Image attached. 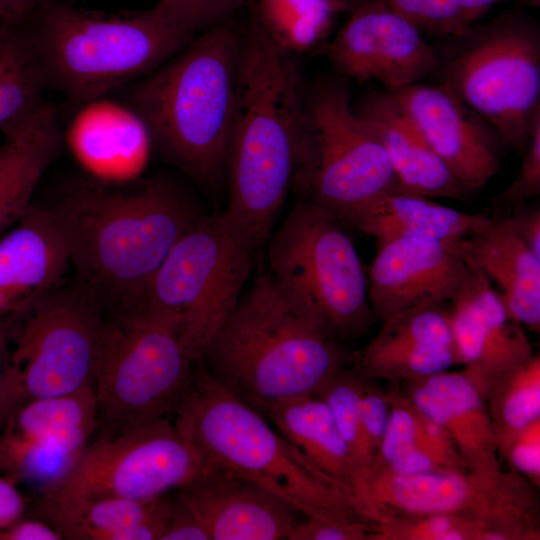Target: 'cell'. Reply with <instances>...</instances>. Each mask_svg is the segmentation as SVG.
I'll return each mask as SVG.
<instances>
[{
	"label": "cell",
	"mask_w": 540,
	"mask_h": 540,
	"mask_svg": "<svg viewBox=\"0 0 540 540\" xmlns=\"http://www.w3.org/2000/svg\"><path fill=\"white\" fill-rule=\"evenodd\" d=\"M54 207L81 286L113 308L145 298L172 247L200 216L184 192L164 179L132 191L79 181Z\"/></svg>",
	"instance_id": "obj_2"
},
{
	"label": "cell",
	"mask_w": 540,
	"mask_h": 540,
	"mask_svg": "<svg viewBox=\"0 0 540 540\" xmlns=\"http://www.w3.org/2000/svg\"><path fill=\"white\" fill-rule=\"evenodd\" d=\"M422 33L458 37L466 24L459 0H382Z\"/></svg>",
	"instance_id": "obj_37"
},
{
	"label": "cell",
	"mask_w": 540,
	"mask_h": 540,
	"mask_svg": "<svg viewBox=\"0 0 540 540\" xmlns=\"http://www.w3.org/2000/svg\"><path fill=\"white\" fill-rule=\"evenodd\" d=\"M267 242L269 274L294 305L338 340L370 328L367 274L335 215L301 197Z\"/></svg>",
	"instance_id": "obj_8"
},
{
	"label": "cell",
	"mask_w": 540,
	"mask_h": 540,
	"mask_svg": "<svg viewBox=\"0 0 540 540\" xmlns=\"http://www.w3.org/2000/svg\"><path fill=\"white\" fill-rule=\"evenodd\" d=\"M36 56L20 26L0 22V132L14 131L46 101Z\"/></svg>",
	"instance_id": "obj_31"
},
{
	"label": "cell",
	"mask_w": 540,
	"mask_h": 540,
	"mask_svg": "<svg viewBox=\"0 0 540 540\" xmlns=\"http://www.w3.org/2000/svg\"><path fill=\"white\" fill-rule=\"evenodd\" d=\"M76 108L67 130V142L76 159L101 180L136 176L153 145L138 113L126 102L106 96Z\"/></svg>",
	"instance_id": "obj_23"
},
{
	"label": "cell",
	"mask_w": 540,
	"mask_h": 540,
	"mask_svg": "<svg viewBox=\"0 0 540 540\" xmlns=\"http://www.w3.org/2000/svg\"><path fill=\"white\" fill-rule=\"evenodd\" d=\"M254 250L222 214L200 215L172 247L145 298L173 314L193 363L236 307Z\"/></svg>",
	"instance_id": "obj_12"
},
{
	"label": "cell",
	"mask_w": 540,
	"mask_h": 540,
	"mask_svg": "<svg viewBox=\"0 0 540 540\" xmlns=\"http://www.w3.org/2000/svg\"><path fill=\"white\" fill-rule=\"evenodd\" d=\"M203 468L165 417L91 440L70 476L50 493L148 500L176 491Z\"/></svg>",
	"instance_id": "obj_14"
},
{
	"label": "cell",
	"mask_w": 540,
	"mask_h": 540,
	"mask_svg": "<svg viewBox=\"0 0 540 540\" xmlns=\"http://www.w3.org/2000/svg\"><path fill=\"white\" fill-rule=\"evenodd\" d=\"M362 380L363 376L353 369L342 367L327 378L313 394L329 407L348 448L357 482L358 506L363 514L362 502L374 452L367 440L360 418L359 396Z\"/></svg>",
	"instance_id": "obj_33"
},
{
	"label": "cell",
	"mask_w": 540,
	"mask_h": 540,
	"mask_svg": "<svg viewBox=\"0 0 540 540\" xmlns=\"http://www.w3.org/2000/svg\"><path fill=\"white\" fill-rule=\"evenodd\" d=\"M352 369L369 379L408 382L459 364L445 304H421L386 321L351 354Z\"/></svg>",
	"instance_id": "obj_20"
},
{
	"label": "cell",
	"mask_w": 540,
	"mask_h": 540,
	"mask_svg": "<svg viewBox=\"0 0 540 540\" xmlns=\"http://www.w3.org/2000/svg\"><path fill=\"white\" fill-rule=\"evenodd\" d=\"M251 406L335 481L360 511L357 482L348 448L329 407L322 399L314 394H305L258 402Z\"/></svg>",
	"instance_id": "obj_29"
},
{
	"label": "cell",
	"mask_w": 540,
	"mask_h": 540,
	"mask_svg": "<svg viewBox=\"0 0 540 540\" xmlns=\"http://www.w3.org/2000/svg\"><path fill=\"white\" fill-rule=\"evenodd\" d=\"M200 362L252 405L313 394L351 354L264 274L241 295Z\"/></svg>",
	"instance_id": "obj_5"
},
{
	"label": "cell",
	"mask_w": 540,
	"mask_h": 540,
	"mask_svg": "<svg viewBox=\"0 0 540 540\" xmlns=\"http://www.w3.org/2000/svg\"><path fill=\"white\" fill-rule=\"evenodd\" d=\"M515 179L498 196L508 207L526 203L540 193V116L536 118Z\"/></svg>",
	"instance_id": "obj_39"
},
{
	"label": "cell",
	"mask_w": 540,
	"mask_h": 540,
	"mask_svg": "<svg viewBox=\"0 0 540 540\" xmlns=\"http://www.w3.org/2000/svg\"><path fill=\"white\" fill-rule=\"evenodd\" d=\"M328 55L340 74L378 81L388 91L419 83L440 65L423 33L382 0H366L351 10Z\"/></svg>",
	"instance_id": "obj_15"
},
{
	"label": "cell",
	"mask_w": 540,
	"mask_h": 540,
	"mask_svg": "<svg viewBox=\"0 0 540 540\" xmlns=\"http://www.w3.org/2000/svg\"><path fill=\"white\" fill-rule=\"evenodd\" d=\"M104 322L103 306L82 286L55 288L13 314L3 424L25 402L93 386Z\"/></svg>",
	"instance_id": "obj_10"
},
{
	"label": "cell",
	"mask_w": 540,
	"mask_h": 540,
	"mask_svg": "<svg viewBox=\"0 0 540 540\" xmlns=\"http://www.w3.org/2000/svg\"><path fill=\"white\" fill-rule=\"evenodd\" d=\"M524 1L526 4L530 5V6H534V7H538L540 5V0H522Z\"/></svg>",
	"instance_id": "obj_49"
},
{
	"label": "cell",
	"mask_w": 540,
	"mask_h": 540,
	"mask_svg": "<svg viewBox=\"0 0 540 540\" xmlns=\"http://www.w3.org/2000/svg\"><path fill=\"white\" fill-rule=\"evenodd\" d=\"M375 530L370 521H328L305 517L298 521L288 540H371Z\"/></svg>",
	"instance_id": "obj_40"
},
{
	"label": "cell",
	"mask_w": 540,
	"mask_h": 540,
	"mask_svg": "<svg viewBox=\"0 0 540 540\" xmlns=\"http://www.w3.org/2000/svg\"><path fill=\"white\" fill-rule=\"evenodd\" d=\"M293 187L340 221L401 188L384 148L341 82H321L306 96Z\"/></svg>",
	"instance_id": "obj_11"
},
{
	"label": "cell",
	"mask_w": 540,
	"mask_h": 540,
	"mask_svg": "<svg viewBox=\"0 0 540 540\" xmlns=\"http://www.w3.org/2000/svg\"><path fill=\"white\" fill-rule=\"evenodd\" d=\"M448 316L462 371L485 395L501 377L533 356L523 326L480 271L468 274L450 300Z\"/></svg>",
	"instance_id": "obj_18"
},
{
	"label": "cell",
	"mask_w": 540,
	"mask_h": 540,
	"mask_svg": "<svg viewBox=\"0 0 540 540\" xmlns=\"http://www.w3.org/2000/svg\"><path fill=\"white\" fill-rule=\"evenodd\" d=\"M30 515L54 526L66 540H116L125 527L168 520L172 495L148 500L47 493L31 498Z\"/></svg>",
	"instance_id": "obj_30"
},
{
	"label": "cell",
	"mask_w": 540,
	"mask_h": 540,
	"mask_svg": "<svg viewBox=\"0 0 540 540\" xmlns=\"http://www.w3.org/2000/svg\"><path fill=\"white\" fill-rule=\"evenodd\" d=\"M174 496L203 525L210 540H288L299 521L298 513L275 496L214 466H204Z\"/></svg>",
	"instance_id": "obj_19"
},
{
	"label": "cell",
	"mask_w": 540,
	"mask_h": 540,
	"mask_svg": "<svg viewBox=\"0 0 540 540\" xmlns=\"http://www.w3.org/2000/svg\"><path fill=\"white\" fill-rule=\"evenodd\" d=\"M502 0H459L466 24L470 27L492 6Z\"/></svg>",
	"instance_id": "obj_47"
},
{
	"label": "cell",
	"mask_w": 540,
	"mask_h": 540,
	"mask_svg": "<svg viewBox=\"0 0 540 540\" xmlns=\"http://www.w3.org/2000/svg\"><path fill=\"white\" fill-rule=\"evenodd\" d=\"M495 436L540 419V357L533 356L496 381L484 395Z\"/></svg>",
	"instance_id": "obj_34"
},
{
	"label": "cell",
	"mask_w": 540,
	"mask_h": 540,
	"mask_svg": "<svg viewBox=\"0 0 540 540\" xmlns=\"http://www.w3.org/2000/svg\"><path fill=\"white\" fill-rule=\"evenodd\" d=\"M31 500L16 482L0 474V530L27 515Z\"/></svg>",
	"instance_id": "obj_43"
},
{
	"label": "cell",
	"mask_w": 540,
	"mask_h": 540,
	"mask_svg": "<svg viewBox=\"0 0 540 540\" xmlns=\"http://www.w3.org/2000/svg\"><path fill=\"white\" fill-rule=\"evenodd\" d=\"M506 221L523 245L540 259V207L526 203L513 207Z\"/></svg>",
	"instance_id": "obj_42"
},
{
	"label": "cell",
	"mask_w": 540,
	"mask_h": 540,
	"mask_svg": "<svg viewBox=\"0 0 540 540\" xmlns=\"http://www.w3.org/2000/svg\"><path fill=\"white\" fill-rule=\"evenodd\" d=\"M69 264L68 243L55 207L31 205L0 240V317L55 289Z\"/></svg>",
	"instance_id": "obj_21"
},
{
	"label": "cell",
	"mask_w": 540,
	"mask_h": 540,
	"mask_svg": "<svg viewBox=\"0 0 540 540\" xmlns=\"http://www.w3.org/2000/svg\"><path fill=\"white\" fill-rule=\"evenodd\" d=\"M13 314L0 317V428L3 425L2 391L7 372Z\"/></svg>",
	"instance_id": "obj_46"
},
{
	"label": "cell",
	"mask_w": 540,
	"mask_h": 540,
	"mask_svg": "<svg viewBox=\"0 0 540 540\" xmlns=\"http://www.w3.org/2000/svg\"><path fill=\"white\" fill-rule=\"evenodd\" d=\"M451 173L470 192L500 169L504 147L497 132L449 91L419 83L390 91Z\"/></svg>",
	"instance_id": "obj_17"
},
{
	"label": "cell",
	"mask_w": 540,
	"mask_h": 540,
	"mask_svg": "<svg viewBox=\"0 0 540 540\" xmlns=\"http://www.w3.org/2000/svg\"><path fill=\"white\" fill-rule=\"evenodd\" d=\"M240 38L231 20L198 33L131 83L125 101L166 159L207 187L225 174Z\"/></svg>",
	"instance_id": "obj_4"
},
{
	"label": "cell",
	"mask_w": 540,
	"mask_h": 540,
	"mask_svg": "<svg viewBox=\"0 0 540 540\" xmlns=\"http://www.w3.org/2000/svg\"><path fill=\"white\" fill-rule=\"evenodd\" d=\"M496 445L511 470L540 487V419L497 435Z\"/></svg>",
	"instance_id": "obj_38"
},
{
	"label": "cell",
	"mask_w": 540,
	"mask_h": 540,
	"mask_svg": "<svg viewBox=\"0 0 540 540\" xmlns=\"http://www.w3.org/2000/svg\"><path fill=\"white\" fill-rule=\"evenodd\" d=\"M463 253L468 267L499 286L510 317L539 333L540 259L517 238L506 218L493 217L465 238Z\"/></svg>",
	"instance_id": "obj_25"
},
{
	"label": "cell",
	"mask_w": 540,
	"mask_h": 540,
	"mask_svg": "<svg viewBox=\"0 0 540 540\" xmlns=\"http://www.w3.org/2000/svg\"><path fill=\"white\" fill-rule=\"evenodd\" d=\"M334 2L342 11L352 10L362 2L366 0H331Z\"/></svg>",
	"instance_id": "obj_48"
},
{
	"label": "cell",
	"mask_w": 540,
	"mask_h": 540,
	"mask_svg": "<svg viewBox=\"0 0 540 540\" xmlns=\"http://www.w3.org/2000/svg\"><path fill=\"white\" fill-rule=\"evenodd\" d=\"M490 219L483 213L463 212L399 188L379 196L343 221L377 242L398 238L459 241L480 231Z\"/></svg>",
	"instance_id": "obj_26"
},
{
	"label": "cell",
	"mask_w": 540,
	"mask_h": 540,
	"mask_svg": "<svg viewBox=\"0 0 540 540\" xmlns=\"http://www.w3.org/2000/svg\"><path fill=\"white\" fill-rule=\"evenodd\" d=\"M48 0H0V22L20 25Z\"/></svg>",
	"instance_id": "obj_45"
},
{
	"label": "cell",
	"mask_w": 540,
	"mask_h": 540,
	"mask_svg": "<svg viewBox=\"0 0 540 540\" xmlns=\"http://www.w3.org/2000/svg\"><path fill=\"white\" fill-rule=\"evenodd\" d=\"M251 21L273 43L293 55L320 43L342 10L331 0H253Z\"/></svg>",
	"instance_id": "obj_32"
},
{
	"label": "cell",
	"mask_w": 540,
	"mask_h": 540,
	"mask_svg": "<svg viewBox=\"0 0 540 540\" xmlns=\"http://www.w3.org/2000/svg\"><path fill=\"white\" fill-rule=\"evenodd\" d=\"M194 365L177 318L143 300L105 316L94 374L99 436L174 415Z\"/></svg>",
	"instance_id": "obj_7"
},
{
	"label": "cell",
	"mask_w": 540,
	"mask_h": 540,
	"mask_svg": "<svg viewBox=\"0 0 540 540\" xmlns=\"http://www.w3.org/2000/svg\"><path fill=\"white\" fill-rule=\"evenodd\" d=\"M253 0H157L155 11L172 27L193 38L233 15Z\"/></svg>",
	"instance_id": "obj_36"
},
{
	"label": "cell",
	"mask_w": 540,
	"mask_h": 540,
	"mask_svg": "<svg viewBox=\"0 0 540 540\" xmlns=\"http://www.w3.org/2000/svg\"><path fill=\"white\" fill-rule=\"evenodd\" d=\"M355 110L384 148L402 189L429 198L464 200L470 195L390 91L370 93Z\"/></svg>",
	"instance_id": "obj_24"
},
{
	"label": "cell",
	"mask_w": 540,
	"mask_h": 540,
	"mask_svg": "<svg viewBox=\"0 0 540 540\" xmlns=\"http://www.w3.org/2000/svg\"><path fill=\"white\" fill-rule=\"evenodd\" d=\"M456 39L455 51L440 60V86L482 116L504 146L522 154L540 116L537 22L509 11Z\"/></svg>",
	"instance_id": "obj_9"
},
{
	"label": "cell",
	"mask_w": 540,
	"mask_h": 540,
	"mask_svg": "<svg viewBox=\"0 0 540 540\" xmlns=\"http://www.w3.org/2000/svg\"><path fill=\"white\" fill-rule=\"evenodd\" d=\"M537 489L511 469L376 473L366 484L362 509L371 522L388 516L453 514L485 523L496 540H539Z\"/></svg>",
	"instance_id": "obj_13"
},
{
	"label": "cell",
	"mask_w": 540,
	"mask_h": 540,
	"mask_svg": "<svg viewBox=\"0 0 540 540\" xmlns=\"http://www.w3.org/2000/svg\"><path fill=\"white\" fill-rule=\"evenodd\" d=\"M173 421L204 466L254 483L305 517L369 521L335 481L201 362Z\"/></svg>",
	"instance_id": "obj_3"
},
{
	"label": "cell",
	"mask_w": 540,
	"mask_h": 540,
	"mask_svg": "<svg viewBox=\"0 0 540 540\" xmlns=\"http://www.w3.org/2000/svg\"><path fill=\"white\" fill-rule=\"evenodd\" d=\"M359 412L367 440L375 454L389 420L390 403L388 395L373 383V379L364 376L359 396Z\"/></svg>",
	"instance_id": "obj_41"
},
{
	"label": "cell",
	"mask_w": 540,
	"mask_h": 540,
	"mask_svg": "<svg viewBox=\"0 0 540 540\" xmlns=\"http://www.w3.org/2000/svg\"><path fill=\"white\" fill-rule=\"evenodd\" d=\"M463 240L398 238L377 242L367 273L368 300L375 320L384 322L421 304L450 302L469 271Z\"/></svg>",
	"instance_id": "obj_16"
},
{
	"label": "cell",
	"mask_w": 540,
	"mask_h": 540,
	"mask_svg": "<svg viewBox=\"0 0 540 540\" xmlns=\"http://www.w3.org/2000/svg\"><path fill=\"white\" fill-rule=\"evenodd\" d=\"M95 432L6 423L0 429V474L34 497L53 492L73 472Z\"/></svg>",
	"instance_id": "obj_27"
},
{
	"label": "cell",
	"mask_w": 540,
	"mask_h": 540,
	"mask_svg": "<svg viewBox=\"0 0 540 540\" xmlns=\"http://www.w3.org/2000/svg\"><path fill=\"white\" fill-rule=\"evenodd\" d=\"M306 95L296 55L250 21L241 31L224 217L255 251L271 236L299 164Z\"/></svg>",
	"instance_id": "obj_1"
},
{
	"label": "cell",
	"mask_w": 540,
	"mask_h": 540,
	"mask_svg": "<svg viewBox=\"0 0 540 540\" xmlns=\"http://www.w3.org/2000/svg\"><path fill=\"white\" fill-rule=\"evenodd\" d=\"M0 145V233L18 222L32 195L59 155L62 132L53 105L45 101Z\"/></svg>",
	"instance_id": "obj_28"
},
{
	"label": "cell",
	"mask_w": 540,
	"mask_h": 540,
	"mask_svg": "<svg viewBox=\"0 0 540 540\" xmlns=\"http://www.w3.org/2000/svg\"><path fill=\"white\" fill-rule=\"evenodd\" d=\"M20 26L46 89L76 107L148 75L192 38L152 7L102 12L48 0Z\"/></svg>",
	"instance_id": "obj_6"
},
{
	"label": "cell",
	"mask_w": 540,
	"mask_h": 540,
	"mask_svg": "<svg viewBox=\"0 0 540 540\" xmlns=\"http://www.w3.org/2000/svg\"><path fill=\"white\" fill-rule=\"evenodd\" d=\"M404 383L403 395L448 433L469 470H501L484 395L462 370H446Z\"/></svg>",
	"instance_id": "obj_22"
},
{
	"label": "cell",
	"mask_w": 540,
	"mask_h": 540,
	"mask_svg": "<svg viewBox=\"0 0 540 540\" xmlns=\"http://www.w3.org/2000/svg\"><path fill=\"white\" fill-rule=\"evenodd\" d=\"M0 540H64L47 521L27 514L0 530Z\"/></svg>",
	"instance_id": "obj_44"
},
{
	"label": "cell",
	"mask_w": 540,
	"mask_h": 540,
	"mask_svg": "<svg viewBox=\"0 0 540 540\" xmlns=\"http://www.w3.org/2000/svg\"><path fill=\"white\" fill-rule=\"evenodd\" d=\"M374 524L371 540H496L485 523L453 514L388 516Z\"/></svg>",
	"instance_id": "obj_35"
}]
</instances>
